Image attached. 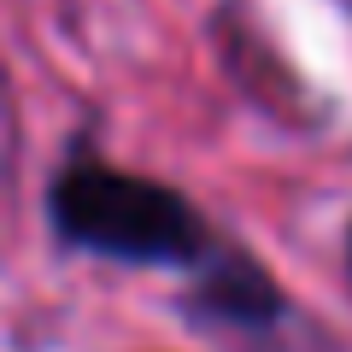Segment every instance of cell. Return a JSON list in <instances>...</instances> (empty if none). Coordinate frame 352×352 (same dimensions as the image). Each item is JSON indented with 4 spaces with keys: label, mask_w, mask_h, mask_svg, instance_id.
<instances>
[{
    "label": "cell",
    "mask_w": 352,
    "mask_h": 352,
    "mask_svg": "<svg viewBox=\"0 0 352 352\" xmlns=\"http://www.w3.org/2000/svg\"><path fill=\"white\" fill-rule=\"evenodd\" d=\"M200 305L212 317H229V323H270L276 317V288H270V276H264L252 258H235L229 252L223 264H212L200 282Z\"/></svg>",
    "instance_id": "cell-2"
},
{
    "label": "cell",
    "mask_w": 352,
    "mask_h": 352,
    "mask_svg": "<svg viewBox=\"0 0 352 352\" xmlns=\"http://www.w3.org/2000/svg\"><path fill=\"white\" fill-rule=\"evenodd\" d=\"M53 229L88 252L129 264H194L206 252V223L182 194L94 159H76L59 170Z\"/></svg>",
    "instance_id": "cell-1"
}]
</instances>
